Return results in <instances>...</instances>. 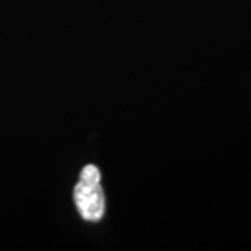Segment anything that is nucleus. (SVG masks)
<instances>
[{"label":"nucleus","mask_w":251,"mask_h":251,"mask_svg":"<svg viewBox=\"0 0 251 251\" xmlns=\"http://www.w3.org/2000/svg\"><path fill=\"white\" fill-rule=\"evenodd\" d=\"M100 178L99 169L89 164L81 170L79 180L75 187L74 198L78 212L87 221H99L105 213V197Z\"/></svg>","instance_id":"obj_1"}]
</instances>
